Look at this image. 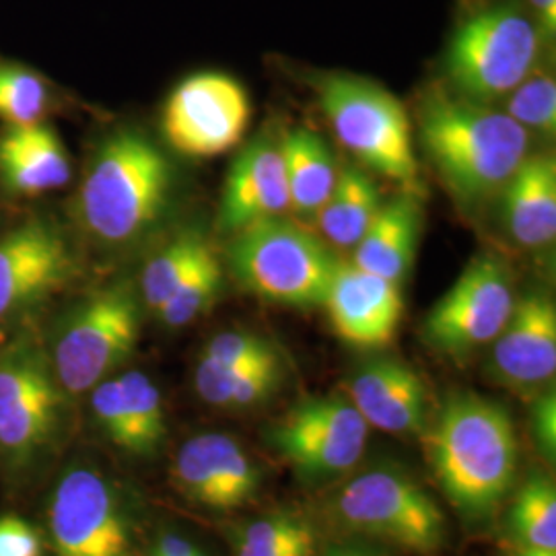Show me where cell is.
<instances>
[{"mask_svg":"<svg viewBox=\"0 0 556 556\" xmlns=\"http://www.w3.org/2000/svg\"><path fill=\"white\" fill-rule=\"evenodd\" d=\"M418 139L464 211L498 199L530 155V132L516 119L439 85L418 105Z\"/></svg>","mask_w":556,"mask_h":556,"instance_id":"1","label":"cell"},{"mask_svg":"<svg viewBox=\"0 0 556 556\" xmlns=\"http://www.w3.org/2000/svg\"><path fill=\"white\" fill-rule=\"evenodd\" d=\"M429 457L445 497L464 517H489L516 482V425L495 400L462 392L447 397L427 427Z\"/></svg>","mask_w":556,"mask_h":556,"instance_id":"2","label":"cell"},{"mask_svg":"<svg viewBox=\"0 0 556 556\" xmlns=\"http://www.w3.org/2000/svg\"><path fill=\"white\" fill-rule=\"evenodd\" d=\"M174 192V167L139 130L103 139L80 184V223L105 245L142 238L165 215Z\"/></svg>","mask_w":556,"mask_h":556,"instance_id":"3","label":"cell"},{"mask_svg":"<svg viewBox=\"0 0 556 556\" xmlns=\"http://www.w3.org/2000/svg\"><path fill=\"white\" fill-rule=\"evenodd\" d=\"M546 43L523 0H497L468 13L452 31L441 71L450 91L493 105L544 60Z\"/></svg>","mask_w":556,"mask_h":556,"instance_id":"4","label":"cell"},{"mask_svg":"<svg viewBox=\"0 0 556 556\" xmlns=\"http://www.w3.org/2000/svg\"><path fill=\"white\" fill-rule=\"evenodd\" d=\"M229 273L254 298L285 307H324L340 258L298 220L275 217L243 227L227 248Z\"/></svg>","mask_w":556,"mask_h":556,"instance_id":"5","label":"cell"},{"mask_svg":"<svg viewBox=\"0 0 556 556\" xmlns=\"http://www.w3.org/2000/svg\"><path fill=\"white\" fill-rule=\"evenodd\" d=\"M314 89L337 139L365 167L418 197L422 186L413 122L396 96L349 73L314 75Z\"/></svg>","mask_w":556,"mask_h":556,"instance_id":"6","label":"cell"},{"mask_svg":"<svg viewBox=\"0 0 556 556\" xmlns=\"http://www.w3.org/2000/svg\"><path fill=\"white\" fill-rule=\"evenodd\" d=\"M142 301L130 282H116L80 299L60 319L50 363L66 396L89 394L112 378L140 340Z\"/></svg>","mask_w":556,"mask_h":556,"instance_id":"7","label":"cell"},{"mask_svg":"<svg viewBox=\"0 0 556 556\" xmlns=\"http://www.w3.org/2000/svg\"><path fill=\"white\" fill-rule=\"evenodd\" d=\"M64 397L52 363L29 334L0 351V464L34 470L59 443Z\"/></svg>","mask_w":556,"mask_h":556,"instance_id":"8","label":"cell"},{"mask_svg":"<svg viewBox=\"0 0 556 556\" xmlns=\"http://www.w3.org/2000/svg\"><path fill=\"white\" fill-rule=\"evenodd\" d=\"M330 511L346 532L413 553H435L447 532V519L433 497L392 466L346 478L330 501Z\"/></svg>","mask_w":556,"mask_h":556,"instance_id":"9","label":"cell"},{"mask_svg":"<svg viewBox=\"0 0 556 556\" xmlns=\"http://www.w3.org/2000/svg\"><path fill=\"white\" fill-rule=\"evenodd\" d=\"M371 427L344 394L305 397L268 429L266 443L305 482H332L357 468Z\"/></svg>","mask_w":556,"mask_h":556,"instance_id":"10","label":"cell"},{"mask_svg":"<svg viewBox=\"0 0 556 556\" xmlns=\"http://www.w3.org/2000/svg\"><path fill=\"white\" fill-rule=\"evenodd\" d=\"M511 270L495 256H478L422 321V340L447 357L491 346L516 307Z\"/></svg>","mask_w":556,"mask_h":556,"instance_id":"11","label":"cell"},{"mask_svg":"<svg viewBox=\"0 0 556 556\" xmlns=\"http://www.w3.org/2000/svg\"><path fill=\"white\" fill-rule=\"evenodd\" d=\"M56 556H132L130 519L116 486L93 466H71L48 507Z\"/></svg>","mask_w":556,"mask_h":556,"instance_id":"12","label":"cell"},{"mask_svg":"<svg viewBox=\"0 0 556 556\" xmlns=\"http://www.w3.org/2000/svg\"><path fill=\"white\" fill-rule=\"evenodd\" d=\"M252 118L245 87L225 73L181 80L163 110V135L179 155L211 160L243 139Z\"/></svg>","mask_w":556,"mask_h":556,"instance_id":"13","label":"cell"},{"mask_svg":"<svg viewBox=\"0 0 556 556\" xmlns=\"http://www.w3.org/2000/svg\"><path fill=\"white\" fill-rule=\"evenodd\" d=\"M77 275L68 241L48 220L31 219L0 238V326L56 295Z\"/></svg>","mask_w":556,"mask_h":556,"instance_id":"14","label":"cell"},{"mask_svg":"<svg viewBox=\"0 0 556 556\" xmlns=\"http://www.w3.org/2000/svg\"><path fill=\"white\" fill-rule=\"evenodd\" d=\"M262 472L239 439L200 433L188 439L172 464V484L181 497L202 509L231 514L252 503Z\"/></svg>","mask_w":556,"mask_h":556,"instance_id":"15","label":"cell"},{"mask_svg":"<svg viewBox=\"0 0 556 556\" xmlns=\"http://www.w3.org/2000/svg\"><path fill=\"white\" fill-rule=\"evenodd\" d=\"M489 371L501 386L534 394L556 374V305L546 291L517 298L505 328L491 342Z\"/></svg>","mask_w":556,"mask_h":556,"instance_id":"16","label":"cell"},{"mask_svg":"<svg viewBox=\"0 0 556 556\" xmlns=\"http://www.w3.org/2000/svg\"><path fill=\"white\" fill-rule=\"evenodd\" d=\"M337 337L357 349H383L404 316L402 287L340 260L324 303Z\"/></svg>","mask_w":556,"mask_h":556,"instance_id":"17","label":"cell"},{"mask_svg":"<svg viewBox=\"0 0 556 556\" xmlns=\"http://www.w3.org/2000/svg\"><path fill=\"white\" fill-rule=\"evenodd\" d=\"M363 420L392 435H425L427 388L417 371L396 357L365 361L346 381V394Z\"/></svg>","mask_w":556,"mask_h":556,"instance_id":"18","label":"cell"},{"mask_svg":"<svg viewBox=\"0 0 556 556\" xmlns=\"http://www.w3.org/2000/svg\"><path fill=\"white\" fill-rule=\"evenodd\" d=\"M291 211L280 142L260 137L233 161L219 206V229L238 233L264 219L285 217Z\"/></svg>","mask_w":556,"mask_h":556,"instance_id":"19","label":"cell"},{"mask_svg":"<svg viewBox=\"0 0 556 556\" xmlns=\"http://www.w3.org/2000/svg\"><path fill=\"white\" fill-rule=\"evenodd\" d=\"M501 220L517 245L540 250L556 238V160L528 155L498 194Z\"/></svg>","mask_w":556,"mask_h":556,"instance_id":"20","label":"cell"},{"mask_svg":"<svg viewBox=\"0 0 556 556\" xmlns=\"http://www.w3.org/2000/svg\"><path fill=\"white\" fill-rule=\"evenodd\" d=\"M71 179V160L48 124L13 126L0 135V184L15 197H40Z\"/></svg>","mask_w":556,"mask_h":556,"instance_id":"21","label":"cell"},{"mask_svg":"<svg viewBox=\"0 0 556 556\" xmlns=\"http://www.w3.org/2000/svg\"><path fill=\"white\" fill-rule=\"evenodd\" d=\"M420 227L422 211L417 194L404 192L396 199L386 200L378 217L353 250L351 264L402 287L417 256Z\"/></svg>","mask_w":556,"mask_h":556,"instance_id":"22","label":"cell"},{"mask_svg":"<svg viewBox=\"0 0 556 556\" xmlns=\"http://www.w3.org/2000/svg\"><path fill=\"white\" fill-rule=\"evenodd\" d=\"M289 206L295 217L314 220L337 186L340 167L328 142L309 128H295L280 140Z\"/></svg>","mask_w":556,"mask_h":556,"instance_id":"23","label":"cell"},{"mask_svg":"<svg viewBox=\"0 0 556 556\" xmlns=\"http://www.w3.org/2000/svg\"><path fill=\"white\" fill-rule=\"evenodd\" d=\"M383 202L376 179L357 165H342L330 199L314 219L319 236L330 248L353 252L378 217Z\"/></svg>","mask_w":556,"mask_h":556,"instance_id":"24","label":"cell"},{"mask_svg":"<svg viewBox=\"0 0 556 556\" xmlns=\"http://www.w3.org/2000/svg\"><path fill=\"white\" fill-rule=\"evenodd\" d=\"M285 379L282 358L252 367H227L199 357L194 367V390L208 406L241 413L262 406L280 390Z\"/></svg>","mask_w":556,"mask_h":556,"instance_id":"25","label":"cell"},{"mask_svg":"<svg viewBox=\"0 0 556 556\" xmlns=\"http://www.w3.org/2000/svg\"><path fill=\"white\" fill-rule=\"evenodd\" d=\"M319 534L309 517L277 509L248 521L236 538V556H318Z\"/></svg>","mask_w":556,"mask_h":556,"instance_id":"26","label":"cell"},{"mask_svg":"<svg viewBox=\"0 0 556 556\" xmlns=\"http://www.w3.org/2000/svg\"><path fill=\"white\" fill-rule=\"evenodd\" d=\"M118 379L126 413L124 452L137 457L157 456L167 438V418L160 388L139 369L126 371Z\"/></svg>","mask_w":556,"mask_h":556,"instance_id":"27","label":"cell"},{"mask_svg":"<svg viewBox=\"0 0 556 556\" xmlns=\"http://www.w3.org/2000/svg\"><path fill=\"white\" fill-rule=\"evenodd\" d=\"M211 250L213 245L197 231H186L174 241H169L142 268L139 282L142 305L153 314H157L161 305Z\"/></svg>","mask_w":556,"mask_h":556,"instance_id":"28","label":"cell"},{"mask_svg":"<svg viewBox=\"0 0 556 556\" xmlns=\"http://www.w3.org/2000/svg\"><path fill=\"white\" fill-rule=\"evenodd\" d=\"M509 530L519 546L556 551V491L546 477H532L517 491Z\"/></svg>","mask_w":556,"mask_h":556,"instance_id":"29","label":"cell"},{"mask_svg":"<svg viewBox=\"0 0 556 556\" xmlns=\"http://www.w3.org/2000/svg\"><path fill=\"white\" fill-rule=\"evenodd\" d=\"M223 287L225 268L213 248L157 309L161 324L167 328H184L192 324L215 305Z\"/></svg>","mask_w":556,"mask_h":556,"instance_id":"30","label":"cell"},{"mask_svg":"<svg viewBox=\"0 0 556 556\" xmlns=\"http://www.w3.org/2000/svg\"><path fill=\"white\" fill-rule=\"evenodd\" d=\"M503 112L526 132L532 130L544 139L555 137L556 80L544 60L505 98Z\"/></svg>","mask_w":556,"mask_h":556,"instance_id":"31","label":"cell"},{"mask_svg":"<svg viewBox=\"0 0 556 556\" xmlns=\"http://www.w3.org/2000/svg\"><path fill=\"white\" fill-rule=\"evenodd\" d=\"M48 110V85L38 73L0 64V119L13 126L40 124Z\"/></svg>","mask_w":556,"mask_h":556,"instance_id":"32","label":"cell"},{"mask_svg":"<svg viewBox=\"0 0 556 556\" xmlns=\"http://www.w3.org/2000/svg\"><path fill=\"white\" fill-rule=\"evenodd\" d=\"M200 357L227 367H252L280 358L277 346L268 338L248 330H229L215 334L202 349Z\"/></svg>","mask_w":556,"mask_h":556,"instance_id":"33","label":"cell"},{"mask_svg":"<svg viewBox=\"0 0 556 556\" xmlns=\"http://www.w3.org/2000/svg\"><path fill=\"white\" fill-rule=\"evenodd\" d=\"M91 413L101 433L112 445L124 452L126 443V413L118 378L103 379L91 392Z\"/></svg>","mask_w":556,"mask_h":556,"instance_id":"34","label":"cell"},{"mask_svg":"<svg viewBox=\"0 0 556 556\" xmlns=\"http://www.w3.org/2000/svg\"><path fill=\"white\" fill-rule=\"evenodd\" d=\"M41 538L25 519L0 516V556H41Z\"/></svg>","mask_w":556,"mask_h":556,"instance_id":"35","label":"cell"},{"mask_svg":"<svg viewBox=\"0 0 556 556\" xmlns=\"http://www.w3.org/2000/svg\"><path fill=\"white\" fill-rule=\"evenodd\" d=\"M532 433L538 447L548 459L556 454V394L555 390H542L532 402Z\"/></svg>","mask_w":556,"mask_h":556,"instance_id":"36","label":"cell"},{"mask_svg":"<svg viewBox=\"0 0 556 556\" xmlns=\"http://www.w3.org/2000/svg\"><path fill=\"white\" fill-rule=\"evenodd\" d=\"M523 4L536 23L546 48L553 46L556 38V0H523Z\"/></svg>","mask_w":556,"mask_h":556,"instance_id":"37","label":"cell"},{"mask_svg":"<svg viewBox=\"0 0 556 556\" xmlns=\"http://www.w3.org/2000/svg\"><path fill=\"white\" fill-rule=\"evenodd\" d=\"M318 556H388L383 555L378 548L374 546H365V544H338V546H330L324 553H318Z\"/></svg>","mask_w":556,"mask_h":556,"instance_id":"38","label":"cell"},{"mask_svg":"<svg viewBox=\"0 0 556 556\" xmlns=\"http://www.w3.org/2000/svg\"><path fill=\"white\" fill-rule=\"evenodd\" d=\"M509 556H556V551H542V548H528V546H519L509 553Z\"/></svg>","mask_w":556,"mask_h":556,"instance_id":"39","label":"cell"},{"mask_svg":"<svg viewBox=\"0 0 556 556\" xmlns=\"http://www.w3.org/2000/svg\"><path fill=\"white\" fill-rule=\"evenodd\" d=\"M144 556H160L157 555V553H155V551H153V548H151V551H149V553H147V555Z\"/></svg>","mask_w":556,"mask_h":556,"instance_id":"40","label":"cell"}]
</instances>
